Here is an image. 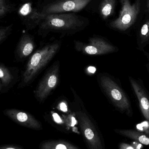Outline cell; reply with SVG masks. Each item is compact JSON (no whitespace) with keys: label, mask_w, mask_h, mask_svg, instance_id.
I'll list each match as a JSON object with an SVG mask.
<instances>
[{"label":"cell","mask_w":149,"mask_h":149,"mask_svg":"<svg viewBox=\"0 0 149 149\" xmlns=\"http://www.w3.org/2000/svg\"><path fill=\"white\" fill-rule=\"evenodd\" d=\"M89 24L88 18L75 13L49 14L45 15L38 25V33L42 38L52 33L70 36L83 30Z\"/></svg>","instance_id":"cell-1"},{"label":"cell","mask_w":149,"mask_h":149,"mask_svg":"<svg viewBox=\"0 0 149 149\" xmlns=\"http://www.w3.org/2000/svg\"><path fill=\"white\" fill-rule=\"evenodd\" d=\"M120 9L118 17L110 21L108 26L122 34L130 35L136 31L146 12L145 0H119Z\"/></svg>","instance_id":"cell-2"},{"label":"cell","mask_w":149,"mask_h":149,"mask_svg":"<svg viewBox=\"0 0 149 149\" xmlns=\"http://www.w3.org/2000/svg\"><path fill=\"white\" fill-rule=\"evenodd\" d=\"M60 41L49 43L37 50L29 58L22 73L18 88L31 84L38 75L54 58L61 48Z\"/></svg>","instance_id":"cell-3"},{"label":"cell","mask_w":149,"mask_h":149,"mask_svg":"<svg viewBox=\"0 0 149 149\" xmlns=\"http://www.w3.org/2000/svg\"><path fill=\"white\" fill-rule=\"evenodd\" d=\"M98 80L101 89L113 106L120 112L132 116L131 101L119 81L107 73L98 74Z\"/></svg>","instance_id":"cell-4"},{"label":"cell","mask_w":149,"mask_h":149,"mask_svg":"<svg viewBox=\"0 0 149 149\" xmlns=\"http://www.w3.org/2000/svg\"><path fill=\"white\" fill-rule=\"evenodd\" d=\"M97 0H40L37 8L42 15L75 13L91 7Z\"/></svg>","instance_id":"cell-5"},{"label":"cell","mask_w":149,"mask_h":149,"mask_svg":"<svg viewBox=\"0 0 149 149\" xmlns=\"http://www.w3.org/2000/svg\"><path fill=\"white\" fill-rule=\"evenodd\" d=\"M60 67L59 61L55 62L48 68L38 84L34 91V95L40 103H43L58 85Z\"/></svg>","instance_id":"cell-6"},{"label":"cell","mask_w":149,"mask_h":149,"mask_svg":"<svg viewBox=\"0 0 149 149\" xmlns=\"http://www.w3.org/2000/svg\"><path fill=\"white\" fill-rule=\"evenodd\" d=\"M75 49L86 55L100 56L117 52L119 49L105 38L93 36L88 39L87 43L74 41Z\"/></svg>","instance_id":"cell-7"},{"label":"cell","mask_w":149,"mask_h":149,"mask_svg":"<svg viewBox=\"0 0 149 149\" xmlns=\"http://www.w3.org/2000/svg\"><path fill=\"white\" fill-rule=\"evenodd\" d=\"M132 90L136 97L137 103L142 114L149 122V93L141 79L129 77Z\"/></svg>","instance_id":"cell-8"},{"label":"cell","mask_w":149,"mask_h":149,"mask_svg":"<svg viewBox=\"0 0 149 149\" xmlns=\"http://www.w3.org/2000/svg\"><path fill=\"white\" fill-rule=\"evenodd\" d=\"M18 14L28 30H32L38 27L44 17L32 3L27 2L23 4L18 10Z\"/></svg>","instance_id":"cell-9"},{"label":"cell","mask_w":149,"mask_h":149,"mask_svg":"<svg viewBox=\"0 0 149 149\" xmlns=\"http://www.w3.org/2000/svg\"><path fill=\"white\" fill-rule=\"evenodd\" d=\"M36 43L33 36L28 33H24L21 36L15 52L17 62H23L33 52Z\"/></svg>","instance_id":"cell-10"},{"label":"cell","mask_w":149,"mask_h":149,"mask_svg":"<svg viewBox=\"0 0 149 149\" xmlns=\"http://www.w3.org/2000/svg\"><path fill=\"white\" fill-rule=\"evenodd\" d=\"M4 115L14 122L24 127L37 128L38 123L30 114L16 109H7L3 111Z\"/></svg>","instance_id":"cell-11"},{"label":"cell","mask_w":149,"mask_h":149,"mask_svg":"<svg viewBox=\"0 0 149 149\" xmlns=\"http://www.w3.org/2000/svg\"><path fill=\"white\" fill-rule=\"evenodd\" d=\"M17 69L6 66L0 63V81L1 83L2 92H7L17 82Z\"/></svg>","instance_id":"cell-12"},{"label":"cell","mask_w":149,"mask_h":149,"mask_svg":"<svg viewBox=\"0 0 149 149\" xmlns=\"http://www.w3.org/2000/svg\"><path fill=\"white\" fill-rule=\"evenodd\" d=\"M136 49L140 51H145L149 45V13L145 12L143 19L136 30Z\"/></svg>","instance_id":"cell-13"},{"label":"cell","mask_w":149,"mask_h":149,"mask_svg":"<svg viewBox=\"0 0 149 149\" xmlns=\"http://www.w3.org/2000/svg\"><path fill=\"white\" fill-rule=\"evenodd\" d=\"M117 0H102L99 6V13L102 19L107 20L115 14Z\"/></svg>","instance_id":"cell-14"},{"label":"cell","mask_w":149,"mask_h":149,"mask_svg":"<svg viewBox=\"0 0 149 149\" xmlns=\"http://www.w3.org/2000/svg\"><path fill=\"white\" fill-rule=\"evenodd\" d=\"M118 132L133 141L139 142L143 145L149 146V134L133 130H120Z\"/></svg>","instance_id":"cell-15"},{"label":"cell","mask_w":149,"mask_h":149,"mask_svg":"<svg viewBox=\"0 0 149 149\" xmlns=\"http://www.w3.org/2000/svg\"><path fill=\"white\" fill-rule=\"evenodd\" d=\"M13 24L0 27V43L5 41L11 34Z\"/></svg>","instance_id":"cell-16"},{"label":"cell","mask_w":149,"mask_h":149,"mask_svg":"<svg viewBox=\"0 0 149 149\" xmlns=\"http://www.w3.org/2000/svg\"><path fill=\"white\" fill-rule=\"evenodd\" d=\"M137 131L149 134V122L145 121L136 125Z\"/></svg>","instance_id":"cell-17"},{"label":"cell","mask_w":149,"mask_h":149,"mask_svg":"<svg viewBox=\"0 0 149 149\" xmlns=\"http://www.w3.org/2000/svg\"><path fill=\"white\" fill-rule=\"evenodd\" d=\"M8 6L5 0H0V17L4 15L9 10Z\"/></svg>","instance_id":"cell-18"},{"label":"cell","mask_w":149,"mask_h":149,"mask_svg":"<svg viewBox=\"0 0 149 149\" xmlns=\"http://www.w3.org/2000/svg\"><path fill=\"white\" fill-rule=\"evenodd\" d=\"M85 135L87 139L89 140H92L94 136L93 132L92 130L89 128L85 130Z\"/></svg>","instance_id":"cell-19"},{"label":"cell","mask_w":149,"mask_h":149,"mask_svg":"<svg viewBox=\"0 0 149 149\" xmlns=\"http://www.w3.org/2000/svg\"><path fill=\"white\" fill-rule=\"evenodd\" d=\"M0 149H23L15 145H3L0 146Z\"/></svg>","instance_id":"cell-20"},{"label":"cell","mask_w":149,"mask_h":149,"mask_svg":"<svg viewBox=\"0 0 149 149\" xmlns=\"http://www.w3.org/2000/svg\"><path fill=\"white\" fill-rule=\"evenodd\" d=\"M131 144L136 149H142L143 148V144L136 141H133V142L131 143Z\"/></svg>","instance_id":"cell-21"},{"label":"cell","mask_w":149,"mask_h":149,"mask_svg":"<svg viewBox=\"0 0 149 149\" xmlns=\"http://www.w3.org/2000/svg\"><path fill=\"white\" fill-rule=\"evenodd\" d=\"M120 149H136L134 148L131 144L123 143L120 146Z\"/></svg>","instance_id":"cell-22"},{"label":"cell","mask_w":149,"mask_h":149,"mask_svg":"<svg viewBox=\"0 0 149 149\" xmlns=\"http://www.w3.org/2000/svg\"><path fill=\"white\" fill-rule=\"evenodd\" d=\"M143 54L144 56L146 57L147 58V60H148V62L146 64V68H147V70H148V72L149 74V53L148 52L146 51H144L143 52Z\"/></svg>","instance_id":"cell-23"},{"label":"cell","mask_w":149,"mask_h":149,"mask_svg":"<svg viewBox=\"0 0 149 149\" xmlns=\"http://www.w3.org/2000/svg\"><path fill=\"white\" fill-rule=\"evenodd\" d=\"M60 109L63 112H67L68 110V109H67V107L66 106V104L65 103H64L63 102H61L60 104Z\"/></svg>","instance_id":"cell-24"},{"label":"cell","mask_w":149,"mask_h":149,"mask_svg":"<svg viewBox=\"0 0 149 149\" xmlns=\"http://www.w3.org/2000/svg\"><path fill=\"white\" fill-rule=\"evenodd\" d=\"M53 116L56 122L57 123H61L62 122V120L60 119V117L57 114L55 113L53 114Z\"/></svg>","instance_id":"cell-25"},{"label":"cell","mask_w":149,"mask_h":149,"mask_svg":"<svg viewBox=\"0 0 149 149\" xmlns=\"http://www.w3.org/2000/svg\"><path fill=\"white\" fill-rule=\"evenodd\" d=\"M146 13H149V0H145Z\"/></svg>","instance_id":"cell-26"},{"label":"cell","mask_w":149,"mask_h":149,"mask_svg":"<svg viewBox=\"0 0 149 149\" xmlns=\"http://www.w3.org/2000/svg\"><path fill=\"white\" fill-rule=\"evenodd\" d=\"M56 149H67V148L63 144H60L56 146Z\"/></svg>","instance_id":"cell-27"},{"label":"cell","mask_w":149,"mask_h":149,"mask_svg":"<svg viewBox=\"0 0 149 149\" xmlns=\"http://www.w3.org/2000/svg\"><path fill=\"white\" fill-rule=\"evenodd\" d=\"M76 120H75V119H74V118H72V127H73V126H74V125L76 124Z\"/></svg>","instance_id":"cell-28"},{"label":"cell","mask_w":149,"mask_h":149,"mask_svg":"<svg viewBox=\"0 0 149 149\" xmlns=\"http://www.w3.org/2000/svg\"><path fill=\"white\" fill-rule=\"evenodd\" d=\"M2 87L1 83L0 81V92H2Z\"/></svg>","instance_id":"cell-29"}]
</instances>
